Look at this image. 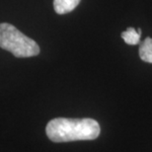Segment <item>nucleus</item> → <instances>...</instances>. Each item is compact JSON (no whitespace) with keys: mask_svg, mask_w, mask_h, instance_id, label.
<instances>
[{"mask_svg":"<svg viewBox=\"0 0 152 152\" xmlns=\"http://www.w3.org/2000/svg\"><path fill=\"white\" fill-rule=\"evenodd\" d=\"M45 132L51 141L59 143L76 140H94L100 135L101 129L98 121L93 118H56L48 121Z\"/></svg>","mask_w":152,"mask_h":152,"instance_id":"nucleus-1","label":"nucleus"},{"mask_svg":"<svg viewBox=\"0 0 152 152\" xmlns=\"http://www.w3.org/2000/svg\"><path fill=\"white\" fill-rule=\"evenodd\" d=\"M0 48L16 57H31L39 53V47L9 23L0 24Z\"/></svg>","mask_w":152,"mask_h":152,"instance_id":"nucleus-2","label":"nucleus"},{"mask_svg":"<svg viewBox=\"0 0 152 152\" xmlns=\"http://www.w3.org/2000/svg\"><path fill=\"white\" fill-rule=\"evenodd\" d=\"M81 0H53V8L57 14L63 15L73 11Z\"/></svg>","mask_w":152,"mask_h":152,"instance_id":"nucleus-3","label":"nucleus"},{"mask_svg":"<svg viewBox=\"0 0 152 152\" xmlns=\"http://www.w3.org/2000/svg\"><path fill=\"white\" fill-rule=\"evenodd\" d=\"M139 57L144 62L152 63V39L146 38L139 47Z\"/></svg>","mask_w":152,"mask_h":152,"instance_id":"nucleus-4","label":"nucleus"},{"mask_svg":"<svg viewBox=\"0 0 152 152\" xmlns=\"http://www.w3.org/2000/svg\"><path fill=\"white\" fill-rule=\"evenodd\" d=\"M121 38L124 39V41L127 45H135L140 42V35L138 34L134 28H132V27L127 28L126 31L121 33Z\"/></svg>","mask_w":152,"mask_h":152,"instance_id":"nucleus-5","label":"nucleus"}]
</instances>
